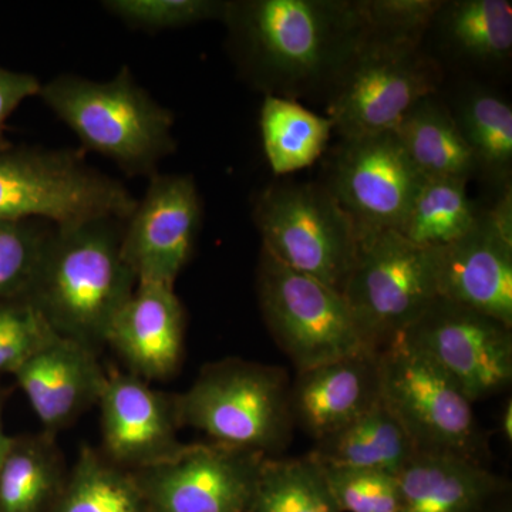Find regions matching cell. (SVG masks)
Here are the masks:
<instances>
[{
    "instance_id": "obj_1",
    "label": "cell",
    "mask_w": 512,
    "mask_h": 512,
    "mask_svg": "<svg viewBox=\"0 0 512 512\" xmlns=\"http://www.w3.org/2000/svg\"><path fill=\"white\" fill-rule=\"evenodd\" d=\"M222 22L239 73L265 96H325L369 26L359 0H239Z\"/></svg>"
},
{
    "instance_id": "obj_2",
    "label": "cell",
    "mask_w": 512,
    "mask_h": 512,
    "mask_svg": "<svg viewBox=\"0 0 512 512\" xmlns=\"http://www.w3.org/2000/svg\"><path fill=\"white\" fill-rule=\"evenodd\" d=\"M123 222L103 218L55 227L28 299L57 335L96 349L137 286L121 252Z\"/></svg>"
},
{
    "instance_id": "obj_3",
    "label": "cell",
    "mask_w": 512,
    "mask_h": 512,
    "mask_svg": "<svg viewBox=\"0 0 512 512\" xmlns=\"http://www.w3.org/2000/svg\"><path fill=\"white\" fill-rule=\"evenodd\" d=\"M47 107L87 150L109 158L130 177L157 173L177 148L174 116L136 82L127 66L109 82L63 74L42 84Z\"/></svg>"
},
{
    "instance_id": "obj_4",
    "label": "cell",
    "mask_w": 512,
    "mask_h": 512,
    "mask_svg": "<svg viewBox=\"0 0 512 512\" xmlns=\"http://www.w3.org/2000/svg\"><path fill=\"white\" fill-rule=\"evenodd\" d=\"M291 383L282 367L241 359L211 363L190 389L174 394L181 429L212 443L278 457L291 444Z\"/></svg>"
},
{
    "instance_id": "obj_5",
    "label": "cell",
    "mask_w": 512,
    "mask_h": 512,
    "mask_svg": "<svg viewBox=\"0 0 512 512\" xmlns=\"http://www.w3.org/2000/svg\"><path fill=\"white\" fill-rule=\"evenodd\" d=\"M137 198L79 151L0 146V221L55 227L116 218L127 221Z\"/></svg>"
},
{
    "instance_id": "obj_6",
    "label": "cell",
    "mask_w": 512,
    "mask_h": 512,
    "mask_svg": "<svg viewBox=\"0 0 512 512\" xmlns=\"http://www.w3.org/2000/svg\"><path fill=\"white\" fill-rule=\"evenodd\" d=\"M443 69L419 40L369 35L326 94L333 131L345 138L396 130L426 97L439 94Z\"/></svg>"
},
{
    "instance_id": "obj_7",
    "label": "cell",
    "mask_w": 512,
    "mask_h": 512,
    "mask_svg": "<svg viewBox=\"0 0 512 512\" xmlns=\"http://www.w3.org/2000/svg\"><path fill=\"white\" fill-rule=\"evenodd\" d=\"M254 221L268 254L343 292L356 262L359 237L325 185H269L256 198Z\"/></svg>"
},
{
    "instance_id": "obj_8",
    "label": "cell",
    "mask_w": 512,
    "mask_h": 512,
    "mask_svg": "<svg viewBox=\"0 0 512 512\" xmlns=\"http://www.w3.org/2000/svg\"><path fill=\"white\" fill-rule=\"evenodd\" d=\"M382 402L417 451L451 454L484 464L488 439L473 402L436 363L403 336L379 350Z\"/></svg>"
},
{
    "instance_id": "obj_9",
    "label": "cell",
    "mask_w": 512,
    "mask_h": 512,
    "mask_svg": "<svg viewBox=\"0 0 512 512\" xmlns=\"http://www.w3.org/2000/svg\"><path fill=\"white\" fill-rule=\"evenodd\" d=\"M256 286L266 328L298 372L375 350L343 293L293 271L265 249L259 255Z\"/></svg>"
},
{
    "instance_id": "obj_10",
    "label": "cell",
    "mask_w": 512,
    "mask_h": 512,
    "mask_svg": "<svg viewBox=\"0 0 512 512\" xmlns=\"http://www.w3.org/2000/svg\"><path fill=\"white\" fill-rule=\"evenodd\" d=\"M342 293L360 332L379 352L439 298L433 249L419 247L397 231L360 238Z\"/></svg>"
},
{
    "instance_id": "obj_11",
    "label": "cell",
    "mask_w": 512,
    "mask_h": 512,
    "mask_svg": "<svg viewBox=\"0 0 512 512\" xmlns=\"http://www.w3.org/2000/svg\"><path fill=\"white\" fill-rule=\"evenodd\" d=\"M423 178L394 131L345 138L330 157L325 185L357 237L399 231Z\"/></svg>"
},
{
    "instance_id": "obj_12",
    "label": "cell",
    "mask_w": 512,
    "mask_h": 512,
    "mask_svg": "<svg viewBox=\"0 0 512 512\" xmlns=\"http://www.w3.org/2000/svg\"><path fill=\"white\" fill-rule=\"evenodd\" d=\"M511 329L484 313L437 298L402 336L476 403L511 386Z\"/></svg>"
},
{
    "instance_id": "obj_13",
    "label": "cell",
    "mask_w": 512,
    "mask_h": 512,
    "mask_svg": "<svg viewBox=\"0 0 512 512\" xmlns=\"http://www.w3.org/2000/svg\"><path fill=\"white\" fill-rule=\"evenodd\" d=\"M265 458L211 441L133 473L147 512H251Z\"/></svg>"
},
{
    "instance_id": "obj_14",
    "label": "cell",
    "mask_w": 512,
    "mask_h": 512,
    "mask_svg": "<svg viewBox=\"0 0 512 512\" xmlns=\"http://www.w3.org/2000/svg\"><path fill=\"white\" fill-rule=\"evenodd\" d=\"M437 295L512 328V190L480 208L473 228L433 249Z\"/></svg>"
},
{
    "instance_id": "obj_15",
    "label": "cell",
    "mask_w": 512,
    "mask_h": 512,
    "mask_svg": "<svg viewBox=\"0 0 512 512\" xmlns=\"http://www.w3.org/2000/svg\"><path fill=\"white\" fill-rule=\"evenodd\" d=\"M201 221L200 192L191 175H151L121 239L137 282L174 285L194 252Z\"/></svg>"
},
{
    "instance_id": "obj_16",
    "label": "cell",
    "mask_w": 512,
    "mask_h": 512,
    "mask_svg": "<svg viewBox=\"0 0 512 512\" xmlns=\"http://www.w3.org/2000/svg\"><path fill=\"white\" fill-rule=\"evenodd\" d=\"M99 406L104 457L128 471L146 470L177 457L174 394L158 392L133 373L107 375Z\"/></svg>"
},
{
    "instance_id": "obj_17",
    "label": "cell",
    "mask_w": 512,
    "mask_h": 512,
    "mask_svg": "<svg viewBox=\"0 0 512 512\" xmlns=\"http://www.w3.org/2000/svg\"><path fill=\"white\" fill-rule=\"evenodd\" d=\"M13 376L42 423L43 434L52 439L90 406L99 404L107 380L93 348L60 335L53 336Z\"/></svg>"
},
{
    "instance_id": "obj_18",
    "label": "cell",
    "mask_w": 512,
    "mask_h": 512,
    "mask_svg": "<svg viewBox=\"0 0 512 512\" xmlns=\"http://www.w3.org/2000/svg\"><path fill=\"white\" fill-rule=\"evenodd\" d=\"M380 400L377 350L301 370L289 392L293 423L316 443L348 427Z\"/></svg>"
},
{
    "instance_id": "obj_19",
    "label": "cell",
    "mask_w": 512,
    "mask_h": 512,
    "mask_svg": "<svg viewBox=\"0 0 512 512\" xmlns=\"http://www.w3.org/2000/svg\"><path fill=\"white\" fill-rule=\"evenodd\" d=\"M185 312L174 285L138 281L117 313L107 342L130 373L146 380L173 376L184 353Z\"/></svg>"
},
{
    "instance_id": "obj_20",
    "label": "cell",
    "mask_w": 512,
    "mask_h": 512,
    "mask_svg": "<svg viewBox=\"0 0 512 512\" xmlns=\"http://www.w3.org/2000/svg\"><path fill=\"white\" fill-rule=\"evenodd\" d=\"M397 476L399 512H480L504 487L485 464L427 451H417Z\"/></svg>"
},
{
    "instance_id": "obj_21",
    "label": "cell",
    "mask_w": 512,
    "mask_h": 512,
    "mask_svg": "<svg viewBox=\"0 0 512 512\" xmlns=\"http://www.w3.org/2000/svg\"><path fill=\"white\" fill-rule=\"evenodd\" d=\"M394 133L423 180L450 178L468 183L477 177L476 160L439 94L419 101Z\"/></svg>"
},
{
    "instance_id": "obj_22",
    "label": "cell",
    "mask_w": 512,
    "mask_h": 512,
    "mask_svg": "<svg viewBox=\"0 0 512 512\" xmlns=\"http://www.w3.org/2000/svg\"><path fill=\"white\" fill-rule=\"evenodd\" d=\"M416 453L407 431L380 400L345 429L318 441L309 454L322 466L399 474Z\"/></svg>"
},
{
    "instance_id": "obj_23",
    "label": "cell",
    "mask_w": 512,
    "mask_h": 512,
    "mask_svg": "<svg viewBox=\"0 0 512 512\" xmlns=\"http://www.w3.org/2000/svg\"><path fill=\"white\" fill-rule=\"evenodd\" d=\"M433 26L440 29L444 46L464 62L484 69L510 62L512 5L508 0L443 2Z\"/></svg>"
},
{
    "instance_id": "obj_24",
    "label": "cell",
    "mask_w": 512,
    "mask_h": 512,
    "mask_svg": "<svg viewBox=\"0 0 512 512\" xmlns=\"http://www.w3.org/2000/svg\"><path fill=\"white\" fill-rule=\"evenodd\" d=\"M478 175L504 190L512 180V107L494 90L468 87L450 109Z\"/></svg>"
},
{
    "instance_id": "obj_25",
    "label": "cell",
    "mask_w": 512,
    "mask_h": 512,
    "mask_svg": "<svg viewBox=\"0 0 512 512\" xmlns=\"http://www.w3.org/2000/svg\"><path fill=\"white\" fill-rule=\"evenodd\" d=\"M262 144L276 175L303 170L315 163L332 134V121L296 100L265 96L261 107Z\"/></svg>"
},
{
    "instance_id": "obj_26",
    "label": "cell",
    "mask_w": 512,
    "mask_h": 512,
    "mask_svg": "<svg viewBox=\"0 0 512 512\" xmlns=\"http://www.w3.org/2000/svg\"><path fill=\"white\" fill-rule=\"evenodd\" d=\"M66 478L52 437L13 439L0 464V512H42Z\"/></svg>"
},
{
    "instance_id": "obj_27",
    "label": "cell",
    "mask_w": 512,
    "mask_h": 512,
    "mask_svg": "<svg viewBox=\"0 0 512 512\" xmlns=\"http://www.w3.org/2000/svg\"><path fill=\"white\" fill-rule=\"evenodd\" d=\"M50 512H147V508L133 471L86 446Z\"/></svg>"
},
{
    "instance_id": "obj_28",
    "label": "cell",
    "mask_w": 512,
    "mask_h": 512,
    "mask_svg": "<svg viewBox=\"0 0 512 512\" xmlns=\"http://www.w3.org/2000/svg\"><path fill=\"white\" fill-rule=\"evenodd\" d=\"M464 180H423L399 231L419 247L436 249L467 234L476 224V202Z\"/></svg>"
},
{
    "instance_id": "obj_29",
    "label": "cell",
    "mask_w": 512,
    "mask_h": 512,
    "mask_svg": "<svg viewBox=\"0 0 512 512\" xmlns=\"http://www.w3.org/2000/svg\"><path fill=\"white\" fill-rule=\"evenodd\" d=\"M251 512H340L325 471L303 457H266Z\"/></svg>"
},
{
    "instance_id": "obj_30",
    "label": "cell",
    "mask_w": 512,
    "mask_h": 512,
    "mask_svg": "<svg viewBox=\"0 0 512 512\" xmlns=\"http://www.w3.org/2000/svg\"><path fill=\"white\" fill-rule=\"evenodd\" d=\"M55 225L0 221V301L25 299Z\"/></svg>"
},
{
    "instance_id": "obj_31",
    "label": "cell",
    "mask_w": 512,
    "mask_h": 512,
    "mask_svg": "<svg viewBox=\"0 0 512 512\" xmlns=\"http://www.w3.org/2000/svg\"><path fill=\"white\" fill-rule=\"evenodd\" d=\"M322 467L340 512L400 511L402 493L397 474L363 468Z\"/></svg>"
},
{
    "instance_id": "obj_32",
    "label": "cell",
    "mask_w": 512,
    "mask_h": 512,
    "mask_svg": "<svg viewBox=\"0 0 512 512\" xmlns=\"http://www.w3.org/2000/svg\"><path fill=\"white\" fill-rule=\"evenodd\" d=\"M104 8L131 28L178 29L208 20H224L228 2L221 0H110Z\"/></svg>"
},
{
    "instance_id": "obj_33",
    "label": "cell",
    "mask_w": 512,
    "mask_h": 512,
    "mask_svg": "<svg viewBox=\"0 0 512 512\" xmlns=\"http://www.w3.org/2000/svg\"><path fill=\"white\" fill-rule=\"evenodd\" d=\"M57 333L28 299L0 301V373L15 375Z\"/></svg>"
},
{
    "instance_id": "obj_34",
    "label": "cell",
    "mask_w": 512,
    "mask_h": 512,
    "mask_svg": "<svg viewBox=\"0 0 512 512\" xmlns=\"http://www.w3.org/2000/svg\"><path fill=\"white\" fill-rule=\"evenodd\" d=\"M443 0H359L367 26L376 35L423 42Z\"/></svg>"
},
{
    "instance_id": "obj_35",
    "label": "cell",
    "mask_w": 512,
    "mask_h": 512,
    "mask_svg": "<svg viewBox=\"0 0 512 512\" xmlns=\"http://www.w3.org/2000/svg\"><path fill=\"white\" fill-rule=\"evenodd\" d=\"M42 83L30 73L13 72L0 66V146L5 141L6 124L23 101L39 96Z\"/></svg>"
},
{
    "instance_id": "obj_36",
    "label": "cell",
    "mask_w": 512,
    "mask_h": 512,
    "mask_svg": "<svg viewBox=\"0 0 512 512\" xmlns=\"http://www.w3.org/2000/svg\"><path fill=\"white\" fill-rule=\"evenodd\" d=\"M500 431L503 434L504 440L511 443L512 441V402L508 400L505 403L503 412L500 416Z\"/></svg>"
},
{
    "instance_id": "obj_37",
    "label": "cell",
    "mask_w": 512,
    "mask_h": 512,
    "mask_svg": "<svg viewBox=\"0 0 512 512\" xmlns=\"http://www.w3.org/2000/svg\"><path fill=\"white\" fill-rule=\"evenodd\" d=\"M3 393L0 390V464L5 460L6 454H8L10 446H12L13 439L15 437H10L6 434L5 426H3Z\"/></svg>"
}]
</instances>
